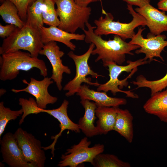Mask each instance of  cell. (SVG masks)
I'll return each instance as SVG.
<instances>
[{
  "mask_svg": "<svg viewBox=\"0 0 167 167\" xmlns=\"http://www.w3.org/2000/svg\"><path fill=\"white\" fill-rule=\"evenodd\" d=\"M86 26L87 30H83L85 36V41L87 43H92L95 45L96 48L93 49L91 54L98 55L95 62L101 60L104 67L109 62L122 65L126 60V54L133 55L134 54L131 51L140 47L137 45L126 42L117 35H115L112 40H104L101 36L95 33L94 30L96 26H92L88 22L86 24Z\"/></svg>",
  "mask_w": 167,
  "mask_h": 167,
  "instance_id": "6da1fadb",
  "label": "cell"
},
{
  "mask_svg": "<svg viewBox=\"0 0 167 167\" xmlns=\"http://www.w3.org/2000/svg\"><path fill=\"white\" fill-rule=\"evenodd\" d=\"M0 79L3 81L12 80L20 71H28L36 68L44 77L47 75V68L42 59L32 57L29 52L19 50L5 53L0 57Z\"/></svg>",
  "mask_w": 167,
  "mask_h": 167,
  "instance_id": "7a4b0ae2",
  "label": "cell"
},
{
  "mask_svg": "<svg viewBox=\"0 0 167 167\" xmlns=\"http://www.w3.org/2000/svg\"><path fill=\"white\" fill-rule=\"evenodd\" d=\"M44 45L39 29L25 22L23 27H17L4 39L0 54L23 50L28 51L32 57H38Z\"/></svg>",
  "mask_w": 167,
  "mask_h": 167,
  "instance_id": "3957f363",
  "label": "cell"
},
{
  "mask_svg": "<svg viewBox=\"0 0 167 167\" xmlns=\"http://www.w3.org/2000/svg\"><path fill=\"white\" fill-rule=\"evenodd\" d=\"M127 9L133 19L130 23H126L113 21L112 15L102 8V13L105 17L101 16L98 19L95 20L94 23L96 27L94 30L95 33L101 36L113 34L119 36L124 40L131 39L136 34L135 29L140 26H146L147 22L143 16L133 9L132 6L127 4Z\"/></svg>",
  "mask_w": 167,
  "mask_h": 167,
  "instance_id": "277c9868",
  "label": "cell"
},
{
  "mask_svg": "<svg viewBox=\"0 0 167 167\" xmlns=\"http://www.w3.org/2000/svg\"><path fill=\"white\" fill-rule=\"evenodd\" d=\"M128 64L122 66L113 62L107 63L105 67H108L110 79L106 83L100 84L97 89L99 91H103L106 92L110 91L113 95L118 92H122L126 96L134 99H138L139 96L131 91H125L121 90L128 84L127 79L131 77L137 71V67L149 63L148 61L141 58L134 61H127Z\"/></svg>",
  "mask_w": 167,
  "mask_h": 167,
  "instance_id": "5b68a950",
  "label": "cell"
},
{
  "mask_svg": "<svg viewBox=\"0 0 167 167\" xmlns=\"http://www.w3.org/2000/svg\"><path fill=\"white\" fill-rule=\"evenodd\" d=\"M60 24L58 27L66 32L75 33L79 28L85 29L91 14L90 7H83L74 0H55Z\"/></svg>",
  "mask_w": 167,
  "mask_h": 167,
  "instance_id": "8992f818",
  "label": "cell"
},
{
  "mask_svg": "<svg viewBox=\"0 0 167 167\" xmlns=\"http://www.w3.org/2000/svg\"><path fill=\"white\" fill-rule=\"evenodd\" d=\"M87 51L81 55L75 54L72 51L67 54L68 56L74 61L76 67V74L73 79L69 81L64 86L63 90L67 91L65 96L69 97L74 95L79 90L81 84L83 83L90 85L98 87L100 84L97 82L91 81L90 77L87 78L88 75H91L94 78L103 77L94 72L88 64V60L92 52L95 47V45L90 44Z\"/></svg>",
  "mask_w": 167,
  "mask_h": 167,
  "instance_id": "52a82bcc",
  "label": "cell"
},
{
  "mask_svg": "<svg viewBox=\"0 0 167 167\" xmlns=\"http://www.w3.org/2000/svg\"><path fill=\"white\" fill-rule=\"evenodd\" d=\"M91 143L87 137L82 138L78 144L67 149L66 152L62 155L61 160L58 166L60 167H76L85 162L92 165L95 157L104 152V146L98 143L90 147L89 146Z\"/></svg>",
  "mask_w": 167,
  "mask_h": 167,
  "instance_id": "ba28073f",
  "label": "cell"
},
{
  "mask_svg": "<svg viewBox=\"0 0 167 167\" xmlns=\"http://www.w3.org/2000/svg\"><path fill=\"white\" fill-rule=\"evenodd\" d=\"M14 134L26 161L33 167H44L46 157L40 141L20 127Z\"/></svg>",
  "mask_w": 167,
  "mask_h": 167,
  "instance_id": "9c48e42d",
  "label": "cell"
},
{
  "mask_svg": "<svg viewBox=\"0 0 167 167\" xmlns=\"http://www.w3.org/2000/svg\"><path fill=\"white\" fill-rule=\"evenodd\" d=\"M144 29L145 28H139L137 33L129 43L140 46L139 49L135 50V53L137 54H144L145 55L143 58L145 60L149 59L150 62L153 60L154 57H156L159 58L164 61L161 53L167 46V41L165 40L166 36L161 34L154 35L150 33L148 34L147 38H144L142 33Z\"/></svg>",
  "mask_w": 167,
  "mask_h": 167,
  "instance_id": "30bf717a",
  "label": "cell"
},
{
  "mask_svg": "<svg viewBox=\"0 0 167 167\" xmlns=\"http://www.w3.org/2000/svg\"><path fill=\"white\" fill-rule=\"evenodd\" d=\"M65 53L60 50L56 41H51L44 44L40 52V54L46 57L52 66V75L50 77L56 83L59 91L62 88V84L63 74H70L71 71L68 66L64 65L61 58Z\"/></svg>",
  "mask_w": 167,
  "mask_h": 167,
  "instance_id": "8fae6325",
  "label": "cell"
},
{
  "mask_svg": "<svg viewBox=\"0 0 167 167\" xmlns=\"http://www.w3.org/2000/svg\"><path fill=\"white\" fill-rule=\"evenodd\" d=\"M22 81L27 85L26 88L20 89L13 88L11 91L15 93L24 92L32 95L35 98L39 108L46 109L48 105L53 104L57 101L58 98L51 96L48 92L49 86L54 83L50 77H45L41 80L31 77L29 82L25 79Z\"/></svg>",
  "mask_w": 167,
  "mask_h": 167,
  "instance_id": "7c38bea8",
  "label": "cell"
},
{
  "mask_svg": "<svg viewBox=\"0 0 167 167\" xmlns=\"http://www.w3.org/2000/svg\"><path fill=\"white\" fill-rule=\"evenodd\" d=\"M0 144L2 162L11 167H33L26 161L14 134L10 132L5 134Z\"/></svg>",
  "mask_w": 167,
  "mask_h": 167,
  "instance_id": "4fadbf2b",
  "label": "cell"
},
{
  "mask_svg": "<svg viewBox=\"0 0 167 167\" xmlns=\"http://www.w3.org/2000/svg\"><path fill=\"white\" fill-rule=\"evenodd\" d=\"M69 104V101L65 99L60 106L57 109H41V113L44 112L48 113L57 119L60 123V132L55 136L51 137V139H54L53 142L49 146L46 147H42V148L45 150L51 149V153L53 157L54 156L55 146L57 140L65 130H71L76 133H79L80 131L78 124L74 122L68 117L67 109Z\"/></svg>",
  "mask_w": 167,
  "mask_h": 167,
  "instance_id": "5bb4252c",
  "label": "cell"
},
{
  "mask_svg": "<svg viewBox=\"0 0 167 167\" xmlns=\"http://www.w3.org/2000/svg\"><path fill=\"white\" fill-rule=\"evenodd\" d=\"M135 10L145 18L146 26L153 35H158L167 31V15L165 11L159 10L150 4L142 7H136Z\"/></svg>",
  "mask_w": 167,
  "mask_h": 167,
  "instance_id": "9a60e30c",
  "label": "cell"
},
{
  "mask_svg": "<svg viewBox=\"0 0 167 167\" xmlns=\"http://www.w3.org/2000/svg\"><path fill=\"white\" fill-rule=\"evenodd\" d=\"M39 29L44 44L51 41H58L64 44L72 51L75 50L76 47L71 41H83L85 37V34L68 32L54 26L48 27L43 26Z\"/></svg>",
  "mask_w": 167,
  "mask_h": 167,
  "instance_id": "2e32d148",
  "label": "cell"
},
{
  "mask_svg": "<svg viewBox=\"0 0 167 167\" xmlns=\"http://www.w3.org/2000/svg\"><path fill=\"white\" fill-rule=\"evenodd\" d=\"M89 87V86L85 84L81 85L79 90L76 93L81 100L93 101L97 106L117 107L127 103V101L125 98L110 97L105 92L95 91L90 89Z\"/></svg>",
  "mask_w": 167,
  "mask_h": 167,
  "instance_id": "e0dca14e",
  "label": "cell"
},
{
  "mask_svg": "<svg viewBox=\"0 0 167 167\" xmlns=\"http://www.w3.org/2000/svg\"><path fill=\"white\" fill-rule=\"evenodd\" d=\"M80 103L84 108V116L79 119L78 127L87 137H91L99 134L96 126L94 125L96 118L95 110L97 107L96 103L88 100H81Z\"/></svg>",
  "mask_w": 167,
  "mask_h": 167,
  "instance_id": "ac0fdd59",
  "label": "cell"
},
{
  "mask_svg": "<svg viewBox=\"0 0 167 167\" xmlns=\"http://www.w3.org/2000/svg\"><path fill=\"white\" fill-rule=\"evenodd\" d=\"M147 113L157 117L167 123V90L156 93L151 96L143 105Z\"/></svg>",
  "mask_w": 167,
  "mask_h": 167,
  "instance_id": "d6986e66",
  "label": "cell"
},
{
  "mask_svg": "<svg viewBox=\"0 0 167 167\" xmlns=\"http://www.w3.org/2000/svg\"><path fill=\"white\" fill-rule=\"evenodd\" d=\"M118 107H97L95 110L98 118L96 126L99 134L106 135L113 130Z\"/></svg>",
  "mask_w": 167,
  "mask_h": 167,
  "instance_id": "ffe728a7",
  "label": "cell"
},
{
  "mask_svg": "<svg viewBox=\"0 0 167 167\" xmlns=\"http://www.w3.org/2000/svg\"><path fill=\"white\" fill-rule=\"evenodd\" d=\"M133 119L132 115L128 110L118 107L113 130L124 137L129 143H132L134 137Z\"/></svg>",
  "mask_w": 167,
  "mask_h": 167,
  "instance_id": "44dd1931",
  "label": "cell"
},
{
  "mask_svg": "<svg viewBox=\"0 0 167 167\" xmlns=\"http://www.w3.org/2000/svg\"><path fill=\"white\" fill-rule=\"evenodd\" d=\"M0 15L5 22L21 28L25 24L18 14L15 6L8 0H5L0 6Z\"/></svg>",
  "mask_w": 167,
  "mask_h": 167,
  "instance_id": "7402d4cb",
  "label": "cell"
},
{
  "mask_svg": "<svg viewBox=\"0 0 167 167\" xmlns=\"http://www.w3.org/2000/svg\"><path fill=\"white\" fill-rule=\"evenodd\" d=\"M131 83L137 86L136 89L143 87L149 88L151 91V96L165 88L167 90V72L163 78L157 80H148L144 76L140 75L137 77L136 81H133Z\"/></svg>",
  "mask_w": 167,
  "mask_h": 167,
  "instance_id": "603a6c76",
  "label": "cell"
},
{
  "mask_svg": "<svg viewBox=\"0 0 167 167\" xmlns=\"http://www.w3.org/2000/svg\"><path fill=\"white\" fill-rule=\"evenodd\" d=\"M44 0H36L28 7L26 22L39 29L43 26L42 7Z\"/></svg>",
  "mask_w": 167,
  "mask_h": 167,
  "instance_id": "cb8c5ba5",
  "label": "cell"
},
{
  "mask_svg": "<svg viewBox=\"0 0 167 167\" xmlns=\"http://www.w3.org/2000/svg\"><path fill=\"white\" fill-rule=\"evenodd\" d=\"M95 167H130V164L119 159L116 156L111 154L100 153L93 160L92 165Z\"/></svg>",
  "mask_w": 167,
  "mask_h": 167,
  "instance_id": "d4e9b609",
  "label": "cell"
},
{
  "mask_svg": "<svg viewBox=\"0 0 167 167\" xmlns=\"http://www.w3.org/2000/svg\"><path fill=\"white\" fill-rule=\"evenodd\" d=\"M55 0H44L42 7L44 24L50 26L58 27L60 20L55 8Z\"/></svg>",
  "mask_w": 167,
  "mask_h": 167,
  "instance_id": "484cf974",
  "label": "cell"
},
{
  "mask_svg": "<svg viewBox=\"0 0 167 167\" xmlns=\"http://www.w3.org/2000/svg\"><path fill=\"white\" fill-rule=\"evenodd\" d=\"M22 109L18 110H12L10 108L5 107L3 101L0 103V138L4 131L8 122L16 119L18 117L22 115Z\"/></svg>",
  "mask_w": 167,
  "mask_h": 167,
  "instance_id": "4316f807",
  "label": "cell"
},
{
  "mask_svg": "<svg viewBox=\"0 0 167 167\" xmlns=\"http://www.w3.org/2000/svg\"><path fill=\"white\" fill-rule=\"evenodd\" d=\"M19 104L21 106L23 113L19 120V124L21 125L24 122L25 118L30 114H37L41 112V108L39 107L35 100L32 97L28 99L20 98Z\"/></svg>",
  "mask_w": 167,
  "mask_h": 167,
  "instance_id": "83f0119b",
  "label": "cell"
},
{
  "mask_svg": "<svg viewBox=\"0 0 167 167\" xmlns=\"http://www.w3.org/2000/svg\"><path fill=\"white\" fill-rule=\"evenodd\" d=\"M5 0H0L2 2ZM13 3L18 10V14L21 19L25 22L27 19L28 9L29 6L36 0H8Z\"/></svg>",
  "mask_w": 167,
  "mask_h": 167,
  "instance_id": "f1b7e54d",
  "label": "cell"
},
{
  "mask_svg": "<svg viewBox=\"0 0 167 167\" xmlns=\"http://www.w3.org/2000/svg\"><path fill=\"white\" fill-rule=\"evenodd\" d=\"M17 28L15 25L9 24L5 26L0 24V36L5 38L10 36Z\"/></svg>",
  "mask_w": 167,
  "mask_h": 167,
  "instance_id": "f546056e",
  "label": "cell"
},
{
  "mask_svg": "<svg viewBox=\"0 0 167 167\" xmlns=\"http://www.w3.org/2000/svg\"><path fill=\"white\" fill-rule=\"evenodd\" d=\"M126 2L127 4L132 6H138L139 7H142L145 6L150 4V0H122Z\"/></svg>",
  "mask_w": 167,
  "mask_h": 167,
  "instance_id": "4dcf8cb0",
  "label": "cell"
},
{
  "mask_svg": "<svg viewBox=\"0 0 167 167\" xmlns=\"http://www.w3.org/2000/svg\"><path fill=\"white\" fill-rule=\"evenodd\" d=\"M75 2L79 6L83 7L88 6L91 3L101 1L102 0H74Z\"/></svg>",
  "mask_w": 167,
  "mask_h": 167,
  "instance_id": "1f68e13d",
  "label": "cell"
},
{
  "mask_svg": "<svg viewBox=\"0 0 167 167\" xmlns=\"http://www.w3.org/2000/svg\"><path fill=\"white\" fill-rule=\"evenodd\" d=\"M158 8L161 11H167V0H161L157 3Z\"/></svg>",
  "mask_w": 167,
  "mask_h": 167,
  "instance_id": "d6a6232c",
  "label": "cell"
},
{
  "mask_svg": "<svg viewBox=\"0 0 167 167\" xmlns=\"http://www.w3.org/2000/svg\"><path fill=\"white\" fill-rule=\"evenodd\" d=\"M6 91V90L3 88H1L0 90V96H2L4 94Z\"/></svg>",
  "mask_w": 167,
  "mask_h": 167,
  "instance_id": "836d02e7",
  "label": "cell"
},
{
  "mask_svg": "<svg viewBox=\"0 0 167 167\" xmlns=\"http://www.w3.org/2000/svg\"></svg>",
  "mask_w": 167,
  "mask_h": 167,
  "instance_id": "e575fe53",
  "label": "cell"
}]
</instances>
